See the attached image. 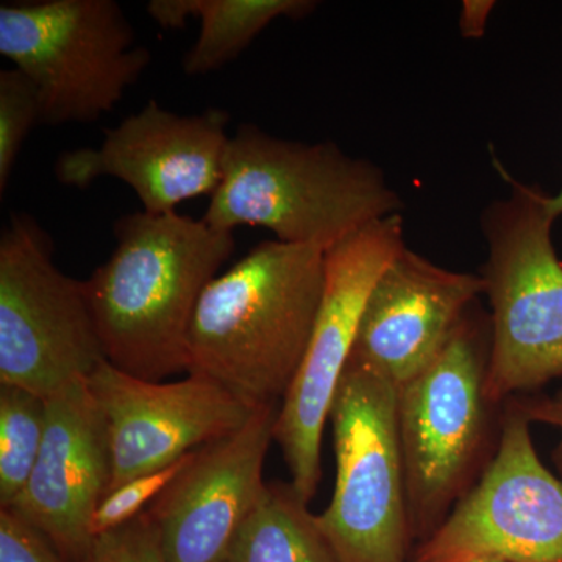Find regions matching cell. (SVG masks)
Listing matches in <instances>:
<instances>
[{"instance_id": "cell-1", "label": "cell", "mask_w": 562, "mask_h": 562, "mask_svg": "<svg viewBox=\"0 0 562 562\" xmlns=\"http://www.w3.org/2000/svg\"><path fill=\"white\" fill-rule=\"evenodd\" d=\"M116 247L85 281L106 361L149 382L188 372V335L235 235L171 211L125 214Z\"/></svg>"}, {"instance_id": "cell-2", "label": "cell", "mask_w": 562, "mask_h": 562, "mask_svg": "<svg viewBox=\"0 0 562 562\" xmlns=\"http://www.w3.org/2000/svg\"><path fill=\"white\" fill-rule=\"evenodd\" d=\"M325 250L262 241L203 291L188 335V373L250 409L290 391L324 295Z\"/></svg>"}, {"instance_id": "cell-3", "label": "cell", "mask_w": 562, "mask_h": 562, "mask_svg": "<svg viewBox=\"0 0 562 562\" xmlns=\"http://www.w3.org/2000/svg\"><path fill=\"white\" fill-rule=\"evenodd\" d=\"M403 201L380 166L338 144L276 138L241 124L228 139L220 187L203 221L222 231L265 227L279 241L327 251Z\"/></svg>"}, {"instance_id": "cell-4", "label": "cell", "mask_w": 562, "mask_h": 562, "mask_svg": "<svg viewBox=\"0 0 562 562\" xmlns=\"http://www.w3.org/2000/svg\"><path fill=\"white\" fill-rule=\"evenodd\" d=\"M509 188L482 213L491 350L484 395L492 406L562 376V261L553 244L552 194L517 180L492 158Z\"/></svg>"}, {"instance_id": "cell-5", "label": "cell", "mask_w": 562, "mask_h": 562, "mask_svg": "<svg viewBox=\"0 0 562 562\" xmlns=\"http://www.w3.org/2000/svg\"><path fill=\"white\" fill-rule=\"evenodd\" d=\"M490 314L476 302L443 349L398 390V438L413 539L424 541L471 491L495 449L484 395Z\"/></svg>"}, {"instance_id": "cell-6", "label": "cell", "mask_w": 562, "mask_h": 562, "mask_svg": "<svg viewBox=\"0 0 562 562\" xmlns=\"http://www.w3.org/2000/svg\"><path fill=\"white\" fill-rule=\"evenodd\" d=\"M0 55L35 83L46 125L101 120L151 61L114 0L2 3Z\"/></svg>"}, {"instance_id": "cell-7", "label": "cell", "mask_w": 562, "mask_h": 562, "mask_svg": "<svg viewBox=\"0 0 562 562\" xmlns=\"http://www.w3.org/2000/svg\"><path fill=\"white\" fill-rule=\"evenodd\" d=\"M336 484L317 522L339 562H406L413 532L398 387L347 364L333 401Z\"/></svg>"}, {"instance_id": "cell-8", "label": "cell", "mask_w": 562, "mask_h": 562, "mask_svg": "<svg viewBox=\"0 0 562 562\" xmlns=\"http://www.w3.org/2000/svg\"><path fill=\"white\" fill-rule=\"evenodd\" d=\"M38 222L14 214L0 236V384L49 398L105 361L85 281L52 261Z\"/></svg>"}, {"instance_id": "cell-9", "label": "cell", "mask_w": 562, "mask_h": 562, "mask_svg": "<svg viewBox=\"0 0 562 562\" xmlns=\"http://www.w3.org/2000/svg\"><path fill=\"white\" fill-rule=\"evenodd\" d=\"M401 214L351 233L325 251L324 295L312 339L290 391L280 403L276 442L305 502L322 476V436L333 401L350 360L362 310L373 284L403 249Z\"/></svg>"}, {"instance_id": "cell-10", "label": "cell", "mask_w": 562, "mask_h": 562, "mask_svg": "<svg viewBox=\"0 0 562 562\" xmlns=\"http://www.w3.org/2000/svg\"><path fill=\"white\" fill-rule=\"evenodd\" d=\"M503 406L491 461L412 562H562V480L542 464L517 398Z\"/></svg>"}, {"instance_id": "cell-11", "label": "cell", "mask_w": 562, "mask_h": 562, "mask_svg": "<svg viewBox=\"0 0 562 562\" xmlns=\"http://www.w3.org/2000/svg\"><path fill=\"white\" fill-rule=\"evenodd\" d=\"M228 121L221 109L177 114L149 101L105 131L101 146L61 154L55 176L79 190L114 177L136 192L146 213H171L179 203L213 195L220 187Z\"/></svg>"}, {"instance_id": "cell-12", "label": "cell", "mask_w": 562, "mask_h": 562, "mask_svg": "<svg viewBox=\"0 0 562 562\" xmlns=\"http://www.w3.org/2000/svg\"><path fill=\"white\" fill-rule=\"evenodd\" d=\"M87 382L109 428L110 492L232 435L255 412L199 373L176 383L149 382L105 360Z\"/></svg>"}, {"instance_id": "cell-13", "label": "cell", "mask_w": 562, "mask_h": 562, "mask_svg": "<svg viewBox=\"0 0 562 562\" xmlns=\"http://www.w3.org/2000/svg\"><path fill=\"white\" fill-rule=\"evenodd\" d=\"M277 405L255 409L232 435L195 450L147 509L166 562H224L266 484Z\"/></svg>"}, {"instance_id": "cell-14", "label": "cell", "mask_w": 562, "mask_h": 562, "mask_svg": "<svg viewBox=\"0 0 562 562\" xmlns=\"http://www.w3.org/2000/svg\"><path fill=\"white\" fill-rule=\"evenodd\" d=\"M484 288L480 273L450 271L405 247L373 284L347 364L401 390L438 357Z\"/></svg>"}, {"instance_id": "cell-15", "label": "cell", "mask_w": 562, "mask_h": 562, "mask_svg": "<svg viewBox=\"0 0 562 562\" xmlns=\"http://www.w3.org/2000/svg\"><path fill=\"white\" fill-rule=\"evenodd\" d=\"M43 447L31 479L9 508L43 532L66 562L90 552L92 514L110 492L105 417L87 380L46 398Z\"/></svg>"}, {"instance_id": "cell-16", "label": "cell", "mask_w": 562, "mask_h": 562, "mask_svg": "<svg viewBox=\"0 0 562 562\" xmlns=\"http://www.w3.org/2000/svg\"><path fill=\"white\" fill-rule=\"evenodd\" d=\"M224 562H339L292 484H266Z\"/></svg>"}, {"instance_id": "cell-17", "label": "cell", "mask_w": 562, "mask_h": 562, "mask_svg": "<svg viewBox=\"0 0 562 562\" xmlns=\"http://www.w3.org/2000/svg\"><path fill=\"white\" fill-rule=\"evenodd\" d=\"M314 0H190L201 33L184 55L188 76H203L236 60L269 24L302 20L317 9Z\"/></svg>"}, {"instance_id": "cell-18", "label": "cell", "mask_w": 562, "mask_h": 562, "mask_svg": "<svg viewBox=\"0 0 562 562\" xmlns=\"http://www.w3.org/2000/svg\"><path fill=\"white\" fill-rule=\"evenodd\" d=\"M46 422V398L0 384V508H9L31 479Z\"/></svg>"}, {"instance_id": "cell-19", "label": "cell", "mask_w": 562, "mask_h": 562, "mask_svg": "<svg viewBox=\"0 0 562 562\" xmlns=\"http://www.w3.org/2000/svg\"><path fill=\"white\" fill-rule=\"evenodd\" d=\"M41 124L35 83L18 68L0 70V195L9 188L22 144Z\"/></svg>"}, {"instance_id": "cell-20", "label": "cell", "mask_w": 562, "mask_h": 562, "mask_svg": "<svg viewBox=\"0 0 562 562\" xmlns=\"http://www.w3.org/2000/svg\"><path fill=\"white\" fill-rule=\"evenodd\" d=\"M194 452L181 458L161 471L146 473L122 483L116 490L109 492L99 503L90 522L92 542L106 532L117 530L124 525L131 524L140 514L150 508L151 503L168 490L169 484L191 461Z\"/></svg>"}, {"instance_id": "cell-21", "label": "cell", "mask_w": 562, "mask_h": 562, "mask_svg": "<svg viewBox=\"0 0 562 562\" xmlns=\"http://www.w3.org/2000/svg\"><path fill=\"white\" fill-rule=\"evenodd\" d=\"M80 562H166L147 513L92 542Z\"/></svg>"}, {"instance_id": "cell-22", "label": "cell", "mask_w": 562, "mask_h": 562, "mask_svg": "<svg viewBox=\"0 0 562 562\" xmlns=\"http://www.w3.org/2000/svg\"><path fill=\"white\" fill-rule=\"evenodd\" d=\"M0 562H66L49 539L11 509L0 508Z\"/></svg>"}, {"instance_id": "cell-23", "label": "cell", "mask_w": 562, "mask_h": 562, "mask_svg": "<svg viewBox=\"0 0 562 562\" xmlns=\"http://www.w3.org/2000/svg\"><path fill=\"white\" fill-rule=\"evenodd\" d=\"M531 424H546L560 430V442L553 450V462L562 480V390L550 397H516Z\"/></svg>"}, {"instance_id": "cell-24", "label": "cell", "mask_w": 562, "mask_h": 562, "mask_svg": "<svg viewBox=\"0 0 562 562\" xmlns=\"http://www.w3.org/2000/svg\"><path fill=\"white\" fill-rule=\"evenodd\" d=\"M146 10L151 20L166 31H179L192 18L190 0H151Z\"/></svg>"}, {"instance_id": "cell-25", "label": "cell", "mask_w": 562, "mask_h": 562, "mask_svg": "<svg viewBox=\"0 0 562 562\" xmlns=\"http://www.w3.org/2000/svg\"><path fill=\"white\" fill-rule=\"evenodd\" d=\"M494 7L492 0H465L460 16L461 35L465 38H482Z\"/></svg>"}, {"instance_id": "cell-26", "label": "cell", "mask_w": 562, "mask_h": 562, "mask_svg": "<svg viewBox=\"0 0 562 562\" xmlns=\"http://www.w3.org/2000/svg\"><path fill=\"white\" fill-rule=\"evenodd\" d=\"M550 209H552V213L557 220L562 217V187L561 190L550 199Z\"/></svg>"}]
</instances>
